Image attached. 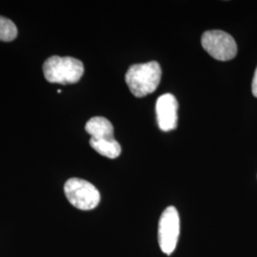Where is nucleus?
Instances as JSON below:
<instances>
[{
	"mask_svg": "<svg viewBox=\"0 0 257 257\" xmlns=\"http://www.w3.org/2000/svg\"><path fill=\"white\" fill-rule=\"evenodd\" d=\"M178 103L172 93L161 95L156 101L157 123L163 132H171L177 127Z\"/></svg>",
	"mask_w": 257,
	"mask_h": 257,
	"instance_id": "nucleus-6",
	"label": "nucleus"
},
{
	"mask_svg": "<svg viewBox=\"0 0 257 257\" xmlns=\"http://www.w3.org/2000/svg\"><path fill=\"white\" fill-rule=\"evenodd\" d=\"M43 73L48 82L74 84L82 77L84 65L74 57L53 55L44 62Z\"/></svg>",
	"mask_w": 257,
	"mask_h": 257,
	"instance_id": "nucleus-2",
	"label": "nucleus"
},
{
	"mask_svg": "<svg viewBox=\"0 0 257 257\" xmlns=\"http://www.w3.org/2000/svg\"><path fill=\"white\" fill-rule=\"evenodd\" d=\"M180 232V219L175 207H168L160 216L158 225V242L161 250L171 255L176 247Z\"/></svg>",
	"mask_w": 257,
	"mask_h": 257,
	"instance_id": "nucleus-5",
	"label": "nucleus"
},
{
	"mask_svg": "<svg viewBox=\"0 0 257 257\" xmlns=\"http://www.w3.org/2000/svg\"><path fill=\"white\" fill-rule=\"evenodd\" d=\"M251 91L253 95L257 97V68L254 72V75H253V78H252V83H251Z\"/></svg>",
	"mask_w": 257,
	"mask_h": 257,
	"instance_id": "nucleus-10",
	"label": "nucleus"
},
{
	"mask_svg": "<svg viewBox=\"0 0 257 257\" xmlns=\"http://www.w3.org/2000/svg\"><path fill=\"white\" fill-rule=\"evenodd\" d=\"M161 75L159 63L151 61L131 66L125 75V80L135 96L144 97L156 91L161 80Z\"/></svg>",
	"mask_w": 257,
	"mask_h": 257,
	"instance_id": "nucleus-1",
	"label": "nucleus"
},
{
	"mask_svg": "<svg viewBox=\"0 0 257 257\" xmlns=\"http://www.w3.org/2000/svg\"><path fill=\"white\" fill-rule=\"evenodd\" d=\"M64 193L69 202L82 211L93 210L100 202L98 190L92 183L80 178L69 179L65 183Z\"/></svg>",
	"mask_w": 257,
	"mask_h": 257,
	"instance_id": "nucleus-3",
	"label": "nucleus"
},
{
	"mask_svg": "<svg viewBox=\"0 0 257 257\" xmlns=\"http://www.w3.org/2000/svg\"><path fill=\"white\" fill-rule=\"evenodd\" d=\"M86 132L92 139H109L113 138V126L109 120L102 116L92 117L86 123Z\"/></svg>",
	"mask_w": 257,
	"mask_h": 257,
	"instance_id": "nucleus-7",
	"label": "nucleus"
},
{
	"mask_svg": "<svg viewBox=\"0 0 257 257\" xmlns=\"http://www.w3.org/2000/svg\"><path fill=\"white\" fill-rule=\"evenodd\" d=\"M90 145L99 155L110 159L116 158L121 154V146L114 138L109 139H90Z\"/></svg>",
	"mask_w": 257,
	"mask_h": 257,
	"instance_id": "nucleus-8",
	"label": "nucleus"
},
{
	"mask_svg": "<svg viewBox=\"0 0 257 257\" xmlns=\"http://www.w3.org/2000/svg\"><path fill=\"white\" fill-rule=\"evenodd\" d=\"M18 37V28L11 19L0 16V41L10 42Z\"/></svg>",
	"mask_w": 257,
	"mask_h": 257,
	"instance_id": "nucleus-9",
	"label": "nucleus"
},
{
	"mask_svg": "<svg viewBox=\"0 0 257 257\" xmlns=\"http://www.w3.org/2000/svg\"><path fill=\"white\" fill-rule=\"evenodd\" d=\"M201 44L211 57L220 61L230 60L237 54V45L233 37L220 30L205 32L201 37Z\"/></svg>",
	"mask_w": 257,
	"mask_h": 257,
	"instance_id": "nucleus-4",
	"label": "nucleus"
}]
</instances>
